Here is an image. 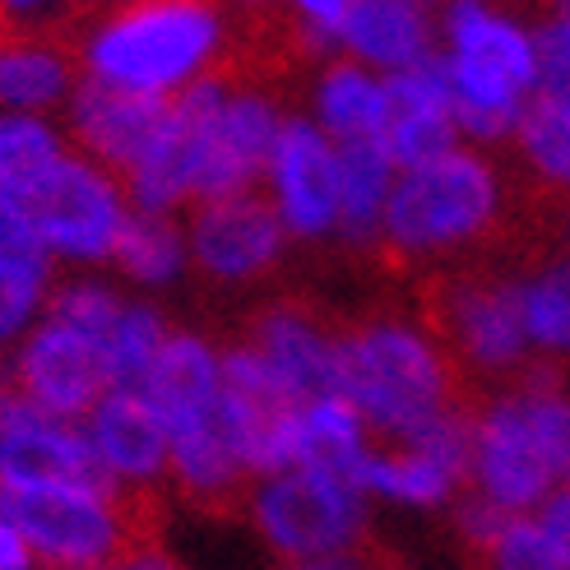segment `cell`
Masks as SVG:
<instances>
[{"mask_svg":"<svg viewBox=\"0 0 570 570\" xmlns=\"http://www.w3.org/2000/svg\"><path fill=\"white\" fill-rule=\"evenodd\" d=\"M139 394L154 404L167 432V482L177 497L205 515H237L255 478L227 432L223 413V344L205 330L177 325L163 344Z\"/></svg>","mask_w":570,"mask_h":570,"instance_id":"6da1fadb","label":"cell"},{"mask_svg":"<svg viewBox=\"0 0 570 570\" xmlns=\"http://www.w3.org/2000/svg\"><path fill=\"white\" fill-rule=\"evenodd\" d=\"M83 79L145 98H177L223 70V0H111L75 38Z\"/></svg>","mask_w":570,"mask_h":570,"instance_id":"7a4b0ae2","label":"cell"},{"mask_svg":"<svg viewBox=\"0 0 570 570\" xmlns=\"http://www.w3.org/2000/svg\"><path fill=\"white\" fill-rule=\"evenodd\" d=\"M344 394L376 441H409L441 413L482 399L432 330L385 311L344 321Z\"/></svg>","mask_w":570,"mask_h":570,"instance_id":"3957f363","label":"cell"},{"mask_svg":"<svg viewBox=\"0 0 570 570\" xmlns=\"http://www.w3.org/2000/svg\"><path fill=\"white\" fill-rule=\"evenodd\" d=\"M505 205L510 199L497 167L478 149L454 145L450 154L404 167L394 177L376 255L394 269L464 255L469 246L501 233Z\"/></svg>","mask_w":570,"mask_h":570,"instance_id":"277c9868","label":"cell"},{"mask_svg":"<svg viewBox=\"0 0 570 570\" xmlns=\"http://www.w3.org/2000/svg\"><path fill=\"white\" fill-rule=\"evenodd\" d=\"M445 70L460 135L497 145L520 126L538 94L533 33L492 0H445Z\"/></svg>","mask_w":570,"mask_h":570,"instance_id":"5b68a950","label":"cell"},{"mask_svg":"<svg viewBox=\"0 0 570 570\" xmlns=\"http://www.w3.org/2000/svg\"><path fill=\"white\" fill-rule=\"evenodd\" d=\"M0 520H10L38 557V570H102L126 548L145 543V501L111 482H47L0 488Z\"/></svg>","mask_w":570,"mask_h":570,"instance_id":"8992f818","label":"cell"},{"mask_svg":"<svg viewBox=\"0 0 570 570\" xmlns=\"http://www.w3.org/2000/svg\"><path fill=\"white\" fill-rule=\"evenodd\" d=\"M422 325L454 357L464 381L478 390L482 381H515L533 348L520 311V278L492 269H454L436 274L422 293Z\"/></svg>","mask_w":570,"mask_h":570,"instance_id":"52a82bcc","label":"cell"},{"mask_svg":"<svg viewBox=\"0 0 570 570\" xmlns=\"http://www.w3.org/2000/svg\"><path fill=\"white\" fill-rule=\"evenodd\" d=\"M10 209H19L28 223H33V233L56 261V269L66 265L75 274H94V269L111 265L117 242L135 214L121 177L107 173L102 163H94L79 149H70Z\"/></svg>","mask_w":570,"mask_h":570,"instance_id":"ba28073f","label":"cell"},{"mask_svg":"<svg viewBox=\"0 0 570 570\" xmlns=\"http://www.w3.org/2000/svg\"><path fill=\"white\" fill-rule=\"evenodd\" d=\"M246 515L283 561H344L372 538L366 492L325 469L261 478L246 497Z\"/></svg>","mask_w":570,"mask_h":570,"instance_id":"9c48e42d","label":"cell"},{"mask_svg":"<svg viewBox=\"0 0 570 570\" xmlns=\"http://www.w3.org/2000/svg\"><path fill=\"white\" fill-rule=\"evenodd\" d=\"M0 376L14 385L23 404H33L51 417L83 422L98 399L111 390L102 338L70 321H56L42 311V321L0 357Z\"/></svg>","mask_w":570,"mask_h":570,"instance_id":"30bf717a","label":"cell"},{"mask_svg":"<svg viewBox=\"0 0 570 570\" xmlns=\"http://www.w3.org/2000/svg\"><path fill=\"white\" fill-rule=\"evenodd\" d=\"M302 409L306 399L250 344H242V338L223 344V413L233 445L255 482L293 469Z\"/></svg>","mask_w":570,"mask_h":570,"instance_id":"8fae6325","label":"cell"},{"mask_svg":"<svg viewBox=\"0 0 570 570\" xmlns=\"http://www.w3.org/2000/svg\"><path fill=\"white\" fill-rule=\"evenodd\" d=\"M181 223H186L190 269L205 283H214V288L261 283L265 274L278 269L283 250H288V227H283L274 199L261 190L190 205Z\"/></svg>","mask_w":570,"mask_h":570,"instance_id":"7c38bea8","label":"cell"},{"mask_svg":"<svg viewBox=\"0 0 570 570\" xmlns=\"http://www.w3.org/2000/svg\"><path fill=\"white\" fill-rule=\"evenodd\" d=\"M274 372L288 381L306 404L325 394H344V321H330L306 297H274L265 302L242 330Z\"/></svg>","mask_w":570,"mask_h":570,"instance_id":"4fadbf2b","label":"cell"},{"mask_svg":"<svg viewBox=\"0 0 570 570\" xmlns=\"http://www.w3.org/2000/svg\"><path fill=\"white\" fill-rule=\"evenodd\" d=\"M265 186L288 237L325 242L338 233V149L311 117H283Z\"/></svg>","mask_w":570,"mask_h":570,"instance_id":"5bb4252c","label":"cell"},{"mask_svg":"<svg viewBox=\"0 0 570 570\" xmlns=\"http://www.w3.org/2000/svg\"><path fill=\"white\" fill-rule=\"evenodd\" d=\"M83 436L117 492L149 501L167 482V432L139 390H107L98 409L83 417Z\"/></svg>","mask_w":570,"mask_h":570,"instance_id":"9a60e30c","label":"cell"},{"mask_svg":"<svg viewBox=\"0 0 570 570\" xmlns=\"http://www.w3.org/2000/svg\"><path fill=\"white\" fill-rule=\"evenodd\" d=\"M167 102L173 98H145V94L111 89V83H98V79H79L75 98L61 111V126L79 154H89L107 173L126 177L139 163V154L149 149V139L158 135Z\"/></svg>","mask_w":570,"mask_h":570,"instance_id":"2e32d148","label":"cell"},{"mask_svg":"<svg viewBox=\"0 0 570 570\" xmlns=\"http://www.w3.org/2000/svg\"><path fill=\"white\" fill-rule=\"evenodd\" d=\"M385 94H390V130H385V149L394 167H417L450 154L460 145V121H454V98H450V70L445 56L432 51L426 61L413 70L385 75Z\"/></svg>","mask_w":570,"mask_h":570,"instance_id":"e0dca14e","label":"cell"},{"mask_svg":"<svg viewBox=\"0 0 570 570\" xmlns=\"http://www.w3.org/2000/svg\"><path fill=\"white\" fill-rule=\"evenodd\" d=\"M47 482H107L83 422L51 417L19 404L0 426V488H47Z\"/></svg>","mask_w":570,"mask_h":570,"instance_id":"ac0fdd59","label":"cell"},{"mask_svg":"<svg viewBox=\"0 0 570 570\" xmlns=\"http://www.w3.org/2000/svg\"><path fill=\"white\" fill-rule=\"evenodd\" d=\"M79 79L83 70L75 47H66L51 28H42V33L0 28V111L61 117Z\"/></svg>","mask_w":570,"mask_h":570,"instance_id":"d6986e66","label":"cell"},{"mask_svg":"<svg viewBox=\"0 0 570 570\" xmlns=\"http://www.w3.org/2000/svg\"><path fill=\"white\" fill-rule=\"evenodd\" d=\"M56 278L61 274L38 242L33 223L19 209L0 205V357L42 321Z\"/></svg>","mask_w":570,"mask_h":570,"instance_id":"ffe728a7","label":"cell"},{"mask_svg":"<svg viewBox=\"0 0 570 570\" xmlns=\"http://www.w3.org/2000/svg\"><path fill=\"white\" fill-rule=\"evenodd\" d=\"M338 47L376 75H399L426 61L432 47V19L413 0H348L338 23Z\"/></svg>","mask_w":570,"mask_h":570,"instance_id":"44dd1931","label":"cell"},{"mask_svg":"<svg viewBox=\"0 0 570 570\" xmlns=\"http://www.w3.org/2000/svg\"><path fill=\"white\" fill-rule=\"evenodd\" d=\"M316 126L334 145H385L390 130L385 75L366 70L353 56L330 61L316 79Z\"/></svg>","mask_w":570,"mask_h":570,"instance_id":"7402d4cb","label":"cell"},{"mask_svg":"<svg viewBox=\"0 0 570 570\" xmlns=\"http://www.w3.org/2000/svg\"><path fill=\"white\" fill-rule=\"evenodd\" d=\"M334 149H338V237L357 250H376L399 167L385 145H334Z\"/></svg>","mask_w":570,"mask_h":570,"instance_id":"603a6c76","label":"cell"},{"mask_svg":"<svg viewBox=\"0 0 570 570\" xmlns=\"http://www.w3.org/2000/svg\"><path fill=\"white\" fill-rule=\"evenodd\" d=\"M117 269L130 288L139 293H163L190 274V246H186V223L177 214H145L135 209L126 233L111 255Z\"/></svg>","mask_w":570,"mask_h":570,"instance_id":"cb8c5ba5","label":"cell"},{"mask_svg":"<svg viewBox=\"0 0 570 570\" xmlns=\"http://www.w3.org/2000/svg\"><path fill=\"white\" fill-rule=\"evenodd\" d=\"M70 149L75 145H70L61 117L0 111V205H19Z\"/></svg>","mask_w":570,"mask_h":570,"instance_id":"d4e9b609","label":"cell"},{"mask_svg":"<svg viewBox=\"0 0 570 570\" xmlns=\"http://www.w3.org/2000/svg\"><path fill=\"white\" fill-rule=\"evenodd\" d=\"M520 311L533 357L570 362V255H552L520 278Z\"/></svg>","mask_w":570,"mask_h":570,"instance_id":"484cf974","label":"cell"},{"mask_svg":"<svg viewBox=\"0 0 570 570\" xmlns=\"http://www.w3.org/2000/svg\"><path fill=\"white\" fill-rule=\"evenodd\" d=\"M173 321L167 311L154 306L149 297H130L121 306L117 325L107 330L102 338V353H107V376H111V390H139L149 381L154 362L163 353V344L173 338Z\"/></svg>","mask_w":570,"mask_h":570,"instance_id":"4316f807","label":"cell"},{"mask_svg":"<svg viewBox=\"0 0 570 570\" xmlns=\"http://www.w3.org/2000/svg\"><path fill=\"white\" fill-rule=\"evenodd\" d=\"M510 145L548 190H570V98L538 89L524 102Z\"/></svg>","mask_w":570,"mask_h":570,"instance_id":"83f0119b","label":"cell"},{"mask_svg":"<svg viewBox=\"0 0 570 570\" xmlns=\"http://www.w3.org/2000/svg\"><path fill=\"white\" fill-rule=\"evenodd\" d=\"M126 302H130V293L121 288V283L98 278V274H70V278H56V288L47 297V316L70 321L79 330L107 338V330L117 325Z\"/></svg>","mask_w":570,"mask_h":570,"instance_id":"f1b7e54d","label":"cell"},{"mask_svg":"<svg viewBox=\"0 0 570 570\" xmlns=\"http://www.w3.org/2000/svg\"><path fill=\"white\" fill-rule=\"evenodd\" d=\"M478 570H566L533 515L510 520L488 548H478Z\"/></svg>","mask_w":570,"mask_h":570,"instance_id":"f546056e","label":"cell"},{"mask_svg":"<svg viewBox=\"0 0 570 570\" xmlns=\"http://www.w3.org/2000/svg\"><path fill=\"white\" fill-rule=\"evenodd\" d=\"M533 51H538V89L570 98V14L543 10L533 28Z\"/></svg>","mask_w":570,"mask_h":570,"instance_id":"4dcf8cb0","label":"cell"},{"mask_svg":"<svg viewBox=\"0 0 570 570\" xmlns=\"http://www.w3.org/2000/svg\"><path fill=\"white\" fill-rule=\"evenodd\" d=\"M293 14L302 23V33L325 51L330 42H338V23L348 14V0H293Z\"/></svg>","mask_w":570,"mask_h":570,"instance_id":"1f68e13d","label":"cell"},{"mask_svg":"<svg viewBox=\"0 0 570 570\" xmlns=\"http://www.w3.org/2000/svg\"><path fill=\"white\" fill-rule=\"evenodd\" d=\"M533 520H538V529H543V538L552 543V552L561 557V566L570 570V482H566V488L543 510H538Z\"/></svg>","mask_w":570,"mask_h":570,"instance_id":"d6a6232c","label":"cell"},{"mask_svg":"<svg viewBox=\"0 0 570 570\" xmlns=\"http://www.w3.org/2000/svg\"><path fill=\"white\" fill-rule=\"evenodd\" d=\"M61 6L66 0H0V28H14V33H42L47 19Z\"/></svg>","mask_w":570,"mask_h":570,"instance_id":"836d02e7","label":"cell"},{"mask_svg":"<svg viewBox=\"0 0 570 570\" xmlns=\"http://www.w3.org/2000/svg\"><path fill=\"white\" fill-rule=\"evenodd\" d=\"M102 570H186L173 552H167L158 538H145V543H135V548H126L117 561H107Z\"/></svg>","mask_w":570,"mask_h":570,"instance_id":"e575fe53","label":"cell"},{"mask_svg":"<svg viewBox=\"0 0 570 570\" xmlns=\"http://www.w3.org/2000/svg\"><path fill=\"white\" fill-rule=\"evenodd\" d=\"M0 570H38L33 548L10 520H0Z\"/></svg>","mask_w":570,"mask_h":570,"instance_id":"d590c367","label":"cell"},{"mask_svg":"<svg viewBox=\"0 0 570 570\" xmlns=\"http://www.w3.org/2000/svg\"><path fill=\"white\" fill-rule=\"evenodd\" d=\"M19 404H23V399L14 394V385H10L6 376H0V426H6V422L14 417V409H19Z\"/></svg>","mask_w":570,"mask_h":570,"instance_id":"8d00e7d4","label":"cell"},{"mask_svg":"<svg viewBox=\"0 0 570 570\" xmlns=\"http://www.w3.org/2000/svg\"><path fill=\"white\" fill-rule=\"evenodd\" d=\"M283 570H344L338 561H288Z\"/></svg>","mask_w":570,"mask_h":570,"instance_id":"74e56055","label":"cell"},{"mask_svg":"<svg viewBox=\"0 0 570 570\" xmlns=\"http://www.w3.org/2000/svg\"><path fill=\"white\" fill-rule=\"evenodd\" d=\"M561 246H566V255H570V205L561 209Z\"/></svg>","mask_w":570,"mask_h":570,"instance_id":"f35d334b","label":"cell"},{"mask_svg":"<svg viewBox=\"0 0 570 570\" xmlns=\"http://www.w3.org/2000/svg\"><path fill=\"white\" fill-rule=\"evenodd\" d=\"M242 6H246V10H269L274 0H242Z\"/></svg>","mask_w":570,"mask_h":570,"instance_id":"ab89813d","label":"cell"},{"mask_svg":"<svg viewBox=\"0 0 570 570\" xmlns=\"http://www.w3.org/2000/svg\"><path fill=\"white\" fill-rule=\"evenodd\" d=\"M413 6H417V10H432V6H441V0H413Z\"/></svg>","mask_w":570,"mask_h":570,"instance_id":"60d3db41","label":"cell"}]
</instances>
